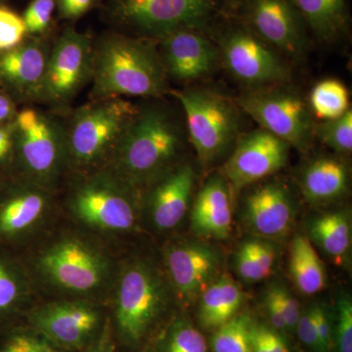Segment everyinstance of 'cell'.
<instances>
[{"label":"cell","instance_id":"cell-1","mask_svg":"<svg viewBox=\"0 0 352 352\" xmlns=\"http://www.w3.org/2000/svg\"><path fill=\"white\" fill-rule=\"evenodd\" d=\"M94 94L108 97H157L166 91V69L151 46L112 36L94 52Z\"/></svg>","mask_w":352,"mask_h":352},{"label":"cell","instance_id":"cell-2","mask_svg":"<svg viewBox=\"0 0 352 352\" xmlns=\"http://www.w3.org/2000/svg\"><path fill=\"white\" fill-rule=\"evenodd\" d=\"M180 145L179 129L170 116L149 109L136 113L116 149L124 173L136 182H144L168 168Z\"/></svg>","mask_w":352,"mask_h":352},{"label":"cell","instance_id":"cell-3","mask_svg":"<svg viewBox=\"0 0 352 352\" xmlns=\"http://www.w3.org/2000/svg\"><path fill=\"white\" fill-rule=\"evenodd\" d=\"M186 116L190 141L199 161L210 166L224 154L237 138L238 113L223 95L208 89L175 92Z\"/></svg>","mask_w":352,"mask_h":352},{"label":"cell","instance_id":"cell-4","mask_svg":"<svg viewBox=\"0 0 352 352\" xmlns=\"http://www.w3.org/2000/svg\"><path fill=\"white\" fill-rule=\"evenodd\" d=\"M166 292L163 279L150 264H131L120 279L118 292L116 324L120 339L136 346L163 314Z\"/></svg>","mask_w":352,"mask_h":352},{"label":"cell","instance_id":"cell-5","mask_svg":"<svg viewBox=\"0 0 352 352\" xmlns=\"http://www.w3.org/2000/svg\"><path fill=\"white\" fill-rule=\"evenodd\" d=\"M138 113L131 102L122 97L100 98L80 108L72 119L68 146L80 164H91L117 147L129 122Z\"/></svg>","mask_w":352,"mask_h":352},{"label":"cell","instance_id":"cell-6","mask_svg":"<svg viewBox=\"0 0 352 352\" xmlns=\"http://www.w3.org/2000/svg\"><path fill=\"white\" fill-rule=\"evenodd\" d=\"M238 104L264 131L289 147L305 151L314 135L307 103L295 92L279 87L256 88L238 99Z\"/></svg>","mask_w":352,"mask_h":352},{"label":"cell","instance_id":"cell-7","mask_svg":"<svg viewBox=\"0 0 352 352\" xmlns=\"http://www.w3.org/2000/svg\"><path fill=\"white\" fill-rule=\"evenodd\" d=\"M219 52L231 75L245 85L268 87L291 78L286 62L249 27L227 32L221 38Z\"/></svg>","mask_w":352,"mask_h":352},{"label":"cell","instance_id":"cell-8","mask_svg":"<svg viewBox=\"0 0 352 352\" xmlns=\"http://www.w3.org/2000/svg\"><path fill=\"white\" fill-rule=\"evenodd\" d=\"M92 51L87 36L65 32L48 56L43 97L57 104L71 100L92 74Z\"/></svg>","mask_w":352,"mask_h":352},{"label":"cell","instance_id":"cell-9","mask_svg":"<svg viewBox=\"0 0 352 352\" xmlns=\"http://www.w3.org/2000/svg\"><path fill=\"white\" fill-rule=\"evenodd\" d=\"M289 145L263 129L244 136L224 166L230 186L242 189L274 175L286 166Z\"/></svg>","mask_w":352,"mask_h":352},{"label":"cell","instance_id":"cell-10","mask_svg":"<svg viewBox=\"0 0 352 352\" xmlns=\"http://www.w3.org/2000/svg\"><path fill=\"white\" fill-rule=\"evenodd\" d=\"M247 22L258 38L292 58L307 48L305 22L291 0H248Z\"/></svg>","mask_w":352,"mask_h":352},{"label":"cell","instance_id":"cell-11","mask_svg":"<svg viewBox=\"0 0 352 352\" xmlns=\"http://www.w3.org/2000/svg\"><path fill=\"white\" fill-rule=\"evenodd\" d=\"M164 261L173 288L187 302L198 300L221 274V254L212 245L200 241L184 240L170 245Z\"/></svg>","mask_w":352,"mask_h":352},{"label":"cell","instance_id":"cell-12","mask_svg":"<svg viewBox=\"0 0 352 352\" xmlns=\"http://www.w3.org/2000/svg\"><path fill=\"white\" fill-rule=\"evenodd\" d=\"M217 0H126L122 14L146 32L163 36L183 28L203 29Z\"/></svg>","mask_w":352,"mask_h":352},{"label":"cell","instance_id":"cell-13","mask_svg":"<svg viewBox=\"0 0 352 352\" xmlns=\"http://www.w3.org/2000/svg\"><path fill=\"white\" fill-rule=\"evenodd\" d=\"M12 131L30 171L41 177L51 175L59 162L63 143V132L57 124L34 109H25L16 116Z\"/></svg>","mask_w":352,"mask_h":352},{"label":"cell","instance_id":"cell-14","mask_svg":"<svg viewBox=\"0 0 352 352\" xmlns=\"http://www.w3.org/2000/svg\"><path fill=\"white\" fill-rule=\"evenodd\" d=\"M245 226L261 239L288 236L295 220V205L289 189L279 182H268L252 190L244 204Z\"/></svg>","mask_w":352,"mask_h":352},{"label":"cell","instance_id":"cell-15","mask_svg":"<svg viewBox=\"0 0 352 352\" xmlns=\"http://www.w3.org/2000/svg\"><path fill=\"white\" fill-rule=\"evenodd\" d=\"M164 68L176 80L193 82L208 76L219 60V50L201 30L183 28L161 36Z\"/></svg>","mask_w":352,"mask_h":352},{"label":"cell","instance_id":"cell-16","mask_svg":"<svg viewBox=\"0 0 352 352\" xmlns=\"http://www.w3.org/2000/svg\"><path fill=\"white\" fill-rule=\"evenodd\" d=\"M34 328L54 346L76 349L85 346L99 323L98 314L83 303L47 305L32 316Z\"/></svg>","mask_w":352,"mask_h":352},{"label":"cell","instance_id":"cell-17","mask_svg":"<svg viewBox=\"0 0 352 352\" xmlns=\"http://www.w3.org/2000/svg\"><path fill=\"white\" fill-rule=\"evenodd\" d=\"M43 270L60 286L87 292L101 283V258L80 243L68 241L51 248L41 259Z\"/></svg>","mask_w":352,"mask_h":352},{"label":"cell","instance_id":"cell-18","mask_svg":"<svg viewBox=\"0 0 352 352\" xmlns=\"http://www.w3.org/2000/svg\"><path fill=\"white\" fill-rule=\"evenodd\" d=\"M74 208L83 221L110 230H129L136 220L131 201L105 184H89L76 194Z\"/></svg>","mask_w":352,"mask_h":352},{"label":"cell","instance_id":"cell-19","mask_svg":"<svg viewBox=\"0 0 352 352\" xmlns=\"http://www.w3.org/2000/svg\"><path fill=\"white\" fill-rule=\"evenodd\" d=\"M231 186L224 176H212L197 194L191 212V229L205 239L224 240L232 230Z\"/></svg>","mask_w":352,"mask_h":352},{"label":"cell","instance_id":"cell-20","mask_svg":"<svg viewBox=\"0 0 352 352\" xmlns=\"http://www.w3.org/2000/svg\"><path fill=\"white\" fill-rule=\"evenodd\" d=\"M48 56L38 41L21 43L0 55V80L25 97H43Z\"/></svg>","mask_w":352,"mask_h":352},{"label":"cell","instance_id":"cell-21","mask_svg":"<svg viewBox=\"0 0 352 352\" xmlns=\"http://www.w3.org/2000/svg\"><path fill=\"white\" fill-rule=\"evenodd\" d=\"M195 183V173L182 166L164 176L153 190L150 214L159 230H170L182 222L188 210Z\"/></svg>","mask_w":352,"mask_h":352},{"label":"cell","instance_id":"cell-22","mask_svg":"<svg viewBox=\"0 0 352 352\" xmlns=\"http://www.w3.org/2000/svg\"><path fill=\"white\" fill-rule=\"evenodd\" d=\"M300 188L309 203L315 205L333 203L346 195L349 189V170L340 160L318 157L302 170Z\"/></svg>","mask_w":352,"mask_h":352},{"label":"cell","instance_id":"cell-23","mask_svg":"<svg viewBox=\"0 0 352 352\" xmlns=\"http://www.w3.org/2000/svg\"><path fill=\"white\" fill-rule=\"evenodd\" d=\"M198 318L206 329L219 328L237 315L244 294L227 274H220L198 298Z\"/></svg>","mask_w":352,"mask_h":352},{"label":"cell","instance_id":"cell-24","mask_svg":"<svg viewBox=\"0 0 352 352\" xmlns=\"http://www.w3.org/2000/svg\"><path fill=\"white\" fill-rule=\"evenodd\" d=\"M305 25L324 43H333L349 29L346 0H291Z\"/></svg>","mask_w":352,"mask_h":352},{"label":"cell","instance_id":"cell-25","mask_svg":"<svg viewBox=\"0 0 352 352\" xmlns=\"http://www.w3.org/2000/svg\"><path fill=\"white\" fill-rule=\"evenodd\" d=\"M289 270L296 288L303 295L320 293L327 285V274L311 241L298 235L289 244Z\"/></svg>","mask_w":352,"mask_h":352},{"label":"cell","instance_id":"cell-26","mask_svg":"<svg viewBox=\"0 0 352 352\" xmlns=\"http://www.w3.org/2000/svg\"><path fill=\"white\" fill-rule=\"evenodd\" d=\"M309 235L312 241L342 264L349 258L351 250V220L349 210H337L319 215L311 220Z\"/></svg>","mask_w":352,"mask_h":352},{"label":"cell","instance_id":"cell-27","mask_svg":"<svg viewBox=\"0 0 352 352\" xmlns=\"http://www.w3.org/2000/svg\"><path fill=\"white\" fill-rule=\"evenodd\" d=\"M45 206L38 192H25L14 197L0 210V231L12 234L31 226L41 217Z\"/></svg>","mask_w":352,"mask_h":352},{"label":"cell","instance_id":"cell-28","mask_svg":"<svg viewBox=\"0 0 352 352\" xmlns=\"http://www.w3.org/2000/svg\"><path fill=\"white\" fill-rule=\"evenodd\" d=\"M310 108L318 119H337L349 110V90L340 80L329 78L317 83L309 98Z\"/></svg>","mask_w":352,"mask_h":352},{"label":"cell","instance_id":"cell-29","mask_svg":"<svg viewBox=\"0 0 352 352\" xmlns=\"http://www.w3.org/2000/svg\"><path fill=\"white\" fill-rule=\"evenodd\" d=\"M159 352H208V347L203 333L188 320L180 318L164 333Z\"/></svg>","mask_w":352,"mask_h":352},{"label":"cell","instance_id":"cell-30","mask_svg":"<svg viewBox=\"0 0 352 352\" xmlns=\"http://www.w3.org/2000/svg\"><path fill=\"white\" fill-rule=\"evenodd\" d=\"M250 324L247 315H236L217 328L212 338L214 352H251Z\"/></svg>","mask_w":352,"mask_h":352},{"label":"cell","instance_id":"cell-31","mask_svg":"<svg viewBox=\"0 0 352 352\" xmlns=\"http://www.w3.org/2000/svg\"><path fill=\"white\" fill-rule=\"evenodd\" d=\"M314 134L333 151L349 154L352 151V111L349 109L337 119L324 120L314 126Z\"/></svg>","mask_w":352,"mask_h":352},{"label":"cell","instance_id":"cell-32","mask_svg":"<svg viewBox=\"0 0 352 352\" xmlns=\"http://www.w3.org/2000/svg\"><path fill=\"white\" fill-rule=\"evenodd\" d=\"M27 32L22 17L9 9L0 7V52L17 47Z\"/></svg>","mask_w":352,"mask_h":352},{"label":"cell","instance_id":"cell-33","mask_svg":"<svg viewBox=\"0 0 352 352\" xmlns=\"http://www.w3.org/2000/svg\"><path fill=\"white\" fill-rule=\"evenodd\" d=\"M251 352H289L288 344L276 330L264 325L250 324Z\"/></svg>","mask_w":352,"mask_h":352},{"label":"cell","instance_id":"cell-34","mask_svg":"<svg viewBox=\"0 0 352 352\" xmlns=\"http://www.w3.org/2000/svg\"><path fill=\"white\" fill-rule=\"evenodd\" d=\"M335 339L338 352H352V302L347 295L338 298Z\"/></svg>","mask_w":352,"mask_h":352},{"label":"cell","instance_id":"cell-35","mask_svg":"<svg viewBox=\"0 0 352 352\" xmlns=\"http://www.w3.org/2000/svg\"><path fill=\"white\" fill-rule=\"evenodd\" d=\"M234 266L238 276L244 281L254 283L266 279L252 251L250 240L245 241L240 245L234 258Z\"/></svg>","mask_w":352,"mask_h":352},{"label":"cell","instance_id":"cell-36","mask_svg":"<svg viewBox=\"0 0 352 352\" xmlns=\"http://www.w3.org/2000/svg\"><path fill=\"white\" fill-rule=\"evenodd\" d=\"M54 8V0H34L23 18L27 31L32 34H41L45 31L52 19Z\"/></svg>","mask_w":352,"mask_h":352},{"label":"cell","instance_id":"cell-37","mask_svg":"<svg viewBox=\"0 0 352 352\" xmlns=\"http://www.w3.org/2000/svg\"><path fill=\"white\" fill-rule=\"evenodd\" d=\"M271 296L274 298L278 307L283 314L285 322H286L287 330L296 329L298 319H300V307L298 300L293 294L289 291L284 285L275 284L267 289Z\"/></svg>","mask_w":352,"mask_h":352},{"label":"cell","instance_id":"cell-38","mask_svg":"<svg viewBox=\"0 0 352 352\" xmlns=\"http://www.w3.org/2000/svg\"><path fill=\"white\" fill-rule=\"evenodd\" d=\"M0 352H63L44 338L27 333L13 336L0 349Z\"/></svg>","mask_w":352,"mask_h":352},{"label":"cell","instance_id":"cell-39","mask_svg":"<svg viewBox=\"0 0 352 352\" xmlns=\"http://www.w3.org/2000/svg\"><path fill=\"white\" fill-rule=\"evenodd\" d=\"M312 315L317 337H318L320 352H329L333 344V330L331 325L330 314L327 308L320 303L312 305Z\"/></svg>","mask_w":352,"mask_h":352},{"label":"cell","instance_id":"cell-40","mask_svg":"<svg viewBox=\"0 0 352 352\" xmlns=\"http://www.w3.org/2000/svg\"><path fill=\"white\" fill-rule=\"evenodd\" d=\"M296 330L298 338L305 346L309 347L312 351L320 352L311 307H308L305 311L300 314V319H298V324L296 326Z\"/></svg>","mask_w":352,"mask_h":352},{"label":"cell","instance_id":"cell-41","mask_svg":"<svg viewBox=\"0 0 352 352\" xmlns=\"http://www.w3.org/2000/svg\"><path fill=\"white\" fill-rule=\"evenodd\" d=\"M18 295V287L15 280L0 264V310L7 309L15 302Z\"/></svg>","mask_w":352,"mask_h":352},{"label":"cell","instance_id":"cell-42","mask_svg":"<svg viewBox=\"0 0 352 352\" xmlns=\"http://www.w3.org/2000/svg\"><path fill=\"white\" fill-rule=\"evenodd\" d=\"M85 352H115V342L110 321L106 322L97 339L90 344Z\"/></svg>","mask_w":352,"mask_h":352},{"label":"cell","instance_id":"cell-43","mask_svg":"<svg viewBox=\"0 0 352 352\" xmlns=\"http://www.w3.org/2000/svg\"><path fill=\"white\" fill-rule=\"evenodd\" d=\"M94 0H59L60 10L66 18H76L87 12Z\"/></svg>","mask_w":352,"mask_h":352},{"label":"cell","instance_id":"cell-44","mask_svg":"<svg viewBox=\"0 0 352 352\" xmlns=\"http://www.w3.org/2000/svg\"><path fill=\"white\" fill-rule=\"evenodd\" d=\"M264 305H265L266 312H267L271 325L274 328V330H287L283 314H282L281 310L278 307L274 298L267 292H266L265 298H264Z\"/></svg>","mask_w":352,"mask_h":352},{"label":"cell","instance_id":"cell-45","mask_svg":"<svg viewBox=\"0 0 352 352\" xmlns=\"http://www.w3.org/2000/svg\"><path fill=\"white\" fill-rule=\"evenodd\" d=\"M13 131L0 126V161L6 159L13 144Z\"/></svg>","mask_w":352,"mask_h":352},{"label":"cell","instance_id":"cell-46","mask_svg":"<svg viewBox=\"0 0 352 352\" xmlns=\"http://www.w3.org/2000/svg\"><path fill=\"white\" fill-rule=\"evenodd\" d=\"M13 115V102L11 101L8 97L6 96V95L0 94V124L11 119Z\"/></svg>","mask_w":352,"mask_h":352},{"label":"cell","instance_id":"cell-47","mask_svg":"<svg viewBox=\"0 0 352 352\" xmlns=\"http://www.w3.org/2000/svg\"><path fill=\"white\" fill-rule=\"evenodd\" d=\"M141 352H147V351H141Z\"/></svg>","mask_w":352,"mask_h":352}]
</instances>
